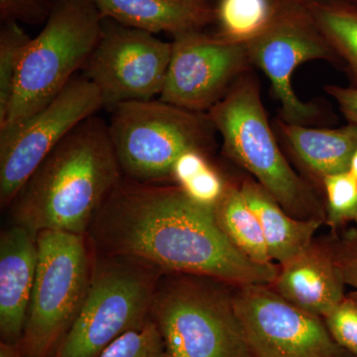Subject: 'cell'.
I'll return each mask as SVG.
<instances>
[{
    "label": "cell",
    "mask_w": 357,
    "mask_h": 357,
    "mask_svg": "<svg viewBox=\"0 0 357 357\" xmlns=\"http://www.w3.org/2000/svg\"><path fill=\"white\" fill-rule=\"evenodd\" d=\"M89 229L109 256L236 287L272 285L280 271L279 264H259L237 250L220 229L215 208L192 201L175 184L122 178Z\"/></svg>",
    "instance_id": "cell-1"
},
{
    "label": "cell",
    "mask_w": 357,
    "mask_h": 357,
    "mask_svg": "<svg viewBox=\"0 0 357 357\" xmlns=\"http://www.w3.org/2000/svg\"><path fill=\"white\" fill-rule=\"evenodd\" d=\"M123 178L107 122L98 115L77 126L26 181L11 203L13 225L84 236Z\"/></svg>",
    "instance_id": "cell-2"
},
{
    "label": "cell",
    "mask_w": 357,
    "mask_h": 357,
    "mask_svg": "<svg viewBox=\"0 0 357 357\" xmlns=\"http://www.w3.org/2000/svg\"><path fill=\"white\" fill-rule=\"evenodd\" d=\"M206 114L222 135L225 154L248 171L286 213L326 222V208L314 187L282 153L255 77L243 75Z\"/></svg>",
    "instance_id": "cell-3"
},
{
    "label": "cell",
    "mask_w": 357,
    "mask_h": 357,
    "mask_svg": "<svg viewBox=\"0 0 357 357\" xmlns=\"http://www.w3.org/2000/svg\"><path fill=\"white\" fill-rule=\"evenodd\" d=\"M105 17L93 0H55L43 29L26 45L0 131L38 112L83 70Z\"/></svg>",
    "instance_id": "cell-4"
},
{
    "label": "cell",
    "mask_w": 357,
    "mask_h": 357,
    "mask_svg": "<svg viewBox=\"0 0 357 357\" xmlns=\"http://www.w3.org/2000/svg\"><path fill=\"white\" fill-rule=\"evenodd\" d=\"M110 112L107 126L122 175L144 184L172 181L181 155L190 150L208 153L218 132L206 112L161 100L121 102Z\"/></svg>",
    "instance_id": "cell-5"
},
{
    "label": "cell",
    "mask_w": 357,
    "mask_h": 357,
    "mask_svg": "<svg viewBox=\"0 0 357 357\" xmlns=\"http://www.w3.org/2000/svg\"><path fill=\"white\" fill-rule=\"evenodd\" d=\"M158 270L117 256L96 263L83 306L52 357H100L115 340L144 326Z\"/></svg>",
    "instance_id": "cell-6"
},
{
    "label": "cell",
    "mask_w": 357,
    "mask_h": 357,
    "mask_svg": "<svg viewBox=\"0 0 357 357\" xmlns=\"http://www.w3.org/2000/svg\"><path fill=\"white\" fill-rule=\"evenodd\" d=\"M158 283L151 319L169 357H255L232 295L189 275Z\"/></svg>",
    "instance_id": "cell-7"
},
{
    "label": "cell",
    "mask_w": 357,
    "mask_h": 357,
    "mask_svg": "<svg viewBox=\"0 0 357 357\" xmlns=\"http://www.w3.org/2000/svg\"><path fill=\"white\" fill-rule=\"evenodd\" d=\"M24 332L16 344L25 357H52L83 306L91 270L84 236L43 230Z\"/></svg>",
    "instance_id": "cell-8"
},
{
    "label": "cell",
    "mask_w": 357,
    "mask_h": 357,
    "mask_svg": "<svg viewBox=\"0 0 357 357\" xmlns=\"http://www.w3.org/2000/svg\"><path fill=\"white\" fill-rule=\"evenodd\" d=\"M103 107L100 91L77 75L50 102L0 131V204L7 208L45 158L82 122Z\"/></svg>",
    "instance_id": "cell-9"
},
{
    "label": "cell",
    "mask_w": 357,
    "mask_h": 357,
    "mask_svg": "<svg viewBox=\"0 0 357 357\" xmlns=\"http://www.w3.org/2000/svg\"><path fill=\"white\" fill-rule=\"evenodd\" d=\"M171 54L172 44L155 34L105 18L83 75L100 91L103 107L151 100L161 95Z\"/></svg>",
    "instance_id": "cell-10"
},
{
    "label": "cell",
    "mask_w": 357,
    "mask_h": 357,
    "mask_svg": "<svg viewBox=\"0 0 357 357\" xmlns=\"http://www.w3.org/2000/svg\"><path fill=\"white\" fill-rule=\"evenodd\" d=\"M232 303L255 357H352L323 318L291 304L270 285L239 286Z\"/></svg>",
    "instance_id": "cell-11"
},
{
    "label": "cell",
    "mask_w": 357,
    "mask_h": 357,
    "mask_svg": "<svg viewBox=\"0 0 357 357\" xmlns=\"http://www.w3.org/2000/svg\"><path fill=\"white\" fill-rule=\"evenodd\" d=\"M172 54L159 100L208 112L250 70L246 45L202 31L173 37Z\"/></svg>",
    "instance_id": "cell-12"
},
{
    "label": "cell",
    "mask_w": 357,
    "mask_h": 357,
    "mask_svg": "<svg viewBox=\"0 0 357 357\" xmlns=\"http://www.w3.org/2000/svg\"><path fill=\"white\" fill-rule=\"evenodd\" d=\"M306 3L282 16L267 31L246 44V48L252 67L261 70L271 83L275 98L280 103L279 119L309 126L321 119V109L296 95L294 73L309 61L340 62L314 25Z\"/></svg>",
    "instance_id": "cell-13"
},
{
    "label": "cell",
    "mask_w": 357,
    "mask_h": 357,
    "mask_svg": "<svg viewBox=\"0 0 357 357\" xmlns=\"http://www.w3.org/2000/svg\"><path fill=\"white\" fill-rule=\"evenodd\" d=\"M345 285L330 238L314 239L299 255L280 265L270 286L291 304L324 319L344 299Z\"/></svg>",
    "instance_id": "cell-14"
},
{
    "label": "cell",
    "mask_w": 357,
    "mask_h": 357,
    "mask_svg": "<svg viewBox=\"0 0 357 357\" xmlns=\"http://www.w3.org/2000/svg\"><path fill=\"white\" fill-rule=\"evenodd\" d=\"M38 264L37 236L13 225L0 237V335L16 345L24 332Z\"/></svg>",
    "instance_id": "cell-15"
},
{
    "label": "cell",
    "mask_w": 357,
    "mask_h": 357,
    "mask_svg": "<svg viewBox=\"0 0 357 357\" xmlns=\"http://www.w3.org/2000/svg\"><path fill=\"white\" fill-rule=\"evenodd\" d=\"M103 17L135 29L173 37L213 25V6L206 0H93Z\"/></svg>",
    "instance_id": "cell-16"
},
{
    "label": "cell",
    "mask_w": 357,
    "mask_h": 357,
    "mask_svg": "<svg viewBox=\"0 0 357 357\" xmlns=\"http://www.w3.org/2000/svg\"><path fill=\"white\" fill-rule=\"evenodd\" d=\"M279 133L296 160L321 185L328 176L349 172L357 149V124L312 128L277 121Z\"/></svg>",
    "instance_id": "cell-17"
},
{
    "label": "cell",
    "mask_w": 357,
    "mask_h": 357,
    "mask_svg": "<svg viewBox=\"0 0 357 357\" xmlns=\"http://www.w3.org/2000/svg\"><path fill=\"white\" fill-rule=\"evenodd\" d=\"M241 192L261 225L272 260L285 264L314 241L323 222L291 217L256 181H243Z\"/></svg>",
    "instance_id": "cell-18"
},
{
    "label": "cell",
    "mask_w": 357,
    "mask_h": 357,
    "mask_svg": "<svg viewBox=\"0 0 357 357\" xmlns=\"http://www.w3.org/2000/svg\"><path fill=\"white\" fill-rule=\"evenodd\" d=\"M306 0H215V36L246 45L267 31L289 11Z\"/></svg>",
    "instance_id": "cell-19"
},
{
    "label": "cell",
    "mask_w": 357,
    "mask_h": 357,
    "mask_svg": "<svg viewBox=\"0 0 357 357\" xmlns=\"http://www.w3.org/2000/svg\"><path fill=\"white\" fill-rule=\"evenodd\" d=\"M220 229L232 245L259 264L273 263L257 215L249 206L241 185L229 184L215 208Z\"/></svg>",
    "instance_id": "cell-20"
},
{
    "label": "cell",
    "mask_w": 357,
    "mask_h": 357,
    "mask_svg": "<svg viewBox=\"0 0 357 357\" xmlns=\"http://www.w3.org/2000/svg\"><path fill=\"white\" fill-rule=\"evenodd\" d=\"M314 25L344 66L352 88L357 89V3L351 0L307 1Z\"/></svg>",
    "instance_id": "cell-21"
},
{
    "label": "cell",
    "mask_w": 357,
    "mask_h": 357,
    "mask_svg": "<svg viewBox=\"0 0 357 357\" xmlns=\"http://www.w3.org/2000/svg\"><path fill=\"white\" fill-rule=\"evenodd\" d=\"M175 185L192 201L215 208L229 184L203 154H190L181 159L174 174Z\"/></svg>",
    "instance_id": "cell-22"
},
{
    "label": "cell",
    "mask_w": 357,
    "mask_h": 357,
    "mask_svg": "<svg viewBox=\"0 0 357 357\" xmlns=\"http://www.w3.org/2000/svg\"><path fill=\"white\" fill-rule=\"evenodd\" d=\"M31 37L14 21L1 22L0 28V121L6 117L13 100L16 76L26 45Z\"/></svg>",
    "instance_id": "cell-23"
},
{
    "label": "cell",
    "mask_w": 357,
    "mask_h": 357,
    "mask_svg": "<svg viewBox=\"0 0 357 357\" xmlns=\"http://www.w3.org/2000/svg\"><path fill=\"white\" fill-rule=\"evenodd\" d=\"M326 195V222L337 231L357 222V178L349 172L328 176L321 183Z\"/></svg>",
    "instance_id": "cell-24"
},
{
    "label": "cell",
    "mask_w": 357,
    "mask_h": 357,
    "mask_svg": "<svg viewBox=\"0 0 357 357\" xmlns=\"http://www.w3.org/2000/svg\"><path fill=\"white\" fill-rule=\"evenodd\" d=\"M100 357H169L153 319L137 330L124 333L109 344Z\"/></svg>",
    "instance_id": "cell-25"
},
{
    "label": "cell",
    "mask_w": 357,
    "mask_h": 357,
    "mask_svg": "<svg viewBox=\"0 0 357 357\" xmlns=\"http://www.w3.org/2000/svg\"><path fill=\"white\" fill-rule=\"evenodd\" d=\"M324 321L335 342L357 357V292L345 295Z\"/></svg>",
    "instance_id": "cell-26"
},
{
    "label": "cell",
    "mask_w": 357,
    "mask_h": 357,
    "mask_svg": "<svg viewBox=\"0 0 357 357\" xmlns=\"http://www.w3.org/2000/svg\"><path fill=\"white\" fill-rule=\"evenodd\" d=\"M55 0H0V20L20 24L45 23Z\"/></svg>",
    "instance_id": "cell-27"
},
{
    "label": "cell",
    "mask_w": 357,
    "mask_h": 357,
    "mask_svg": "<svg viewBox=\"0 0 357 357\" xmlns=\"http://www.w3.org/2000/svg\"><path fill=\"white\" fill-rule=\"evenodd\" d=\"M335 261L347 285L357 289V227L332 237Z\"/></svg>",
    "instance_id": "cell-28"
},
{
    "label": "cell",
    "mask_w": 357,
    "mask_h": 357,
    "mask_svg": "<svg viewBox=\"0 0 357 357\" xmlns=\"http://www.w3.org/2000/svg\"><path fill=\"white\" fill-rule=\"evenodd\" d=\"M325 91L337 102L347 121L357 124V89L328 84Z\"/></svg>",
    "instance_id": "cell-29"
},
{
    "label": "cell",
    "mask_w": 357,
    "mask_h": 357,
    "mask_svg": "<svg viewBox=\"0 0 357 357\" xmlns=\"http://www.w3.org/2000/svg\"><path fill=\"white\" fill-rule=\"evenodd\" d=\"M0 357H25L21 354L16 345L6 344L1 342L0 344Z\"/></svg>",
    "instance_id": "cell-30"
},
{
    "label": "cell",
    "mask_w": 357,
    "mask_h": 357,
    "mask_svg": "<svg viewBox=\"0 0 357 357\" xmlns=\"http://www.w3.org/2000/svg\"><path fill=\"white\" fill-rule=\"evenodd\" d=\"M349 172L357 178V149L356 151L354 152V156H352Z\"/></svg>",
    "instance_id": "cell-31"
},
{
    "label": "cell",
    "mask_w": 357,
    "mask_h": 357,
    "mask_svg": "<svg viewBox=\"0 0 357 357\" xmlns=\"http://www.w3.org/2000/svg\"><path fill=\"white\" fill-rule=\"evenodd\" d=\"M306 1H337V0H306Z\"/></svg>",
    "instance_id": "cell-32"
},
{
    "label": "cell",
    "mask_w": 357,
    "mask_h": 357,
    "mask_svg": "<svg viewBox=\"0 0 357 357\" xmlns=\"http://www.w3.org/2000/svg\"><path fill=\"white\" fill-rule=\"evenodd\" d=\"M206 1H208V3H211V6H213V1H215V0H206Z\"/></svg>",
    "instance_id": "cell-33"
},
{
    "label": "cell",
    "mask_w": 357,
    "mask_h": 357,
    "mask_svg": "<svg viewBox=\"0 0 357 357\" xmlns=\"http://www.w3.org/2000/svg\"><path fill=\"white\" fill-rule=\"evenodd\" d=\"M351 1L356 2V3H357V0H351Z\"/></svg>",
    "instance_id": "cell-34"
}]
</instances>
